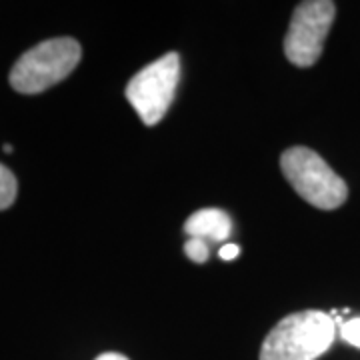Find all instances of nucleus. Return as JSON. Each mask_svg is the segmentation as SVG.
I'll list each match as a JSON object with an SVG mask.
<instances>
[{"instance_id": "f8f14e48", "label": "nucleus", "mask_w": 360, "mask_h": 360, "mask_svg": "<svg viewBox=\"0 0 360 360\" xmlns=\"http://www.w3.org/2000/svg\"><path fill=\"white\" fill-rule=\"evenodd\" d=\"M4 153H8V155H11V153H13V146H11V144H4Z\"/></svg>"}, {"instance_id": "1a4fd4ad", "label": "nucleus", "mask_w": 360, "mask_h": 360, "mask_svg": "<svg viewBox=\"0 0 360 360\" xmlns=\"http://www.w3.org/2000/svg\"><path fill=\"white\" fill-rule=\"evenodd\" d=\"M340 338L352 345V347L360 348V316L359 319H350L347 322H340Z\"/></svg>"}, {"instance_id": "f03ea898", "label": "nucleus", "mask_w": 360, "mask_h": 360, "mask_svg": "<svg viewBox=\"0 0 360 360\" xmlns=\"http://www.w3.org/2000/svg\"><path fill=\"white\" fill-rule=\"evenodd\" d=\"M82 49L70 37L51 39L26 51L11 70V86L20 94H39L63 82L80 63Z\"/></svg>"}, {"instance_id": "6e6552de", "label": "nucleus", "mask_w": 360, "mask_h": 360, "mask_svg": "<svg viewBox=\"0 0 360 360\" xmlns=\"http://www.w3.org/2000/svg\"><path fill=\"white\" fill-rule=\"evenodd\" d=\"M184 252H186V257L191 258V260L202 264L210 257V245L205 243V240H200V238H188V243L184 245Z\"/></svg>"}, {"instance_id": "39448f33", "label": "nucleus", "mask_w": 360, "mask_h": 360, "mask_svg": "<svg viewBox=\"0 0 360 360\" xmlns=\"http://www.w3.org/2000/svg\"><path fill=\"white\" fill-rule=\"evenodd\" d=\"M336 4L330 0H307L296 6L284 39V54L298 68H309L321 58L324 40L335 22Z\"/></svg>"}, {"instance_id": "9b49d317", "label": "nucleus", "mask_w": 360, "mask_h": 360, "mask_svg": "<svg viewBox=\"0 0 360 360\" xmlns=\"http://www.w3.org/2000/svg\"><path fill=\"white\" fill-rule=\"evenodd\" d=\"M96 360H129L127 356H122V354H118V352H104L101 354Z\"/></svg>"}, {"instance_id": "f257e3e1", "label": "nucleus", "mask_w": 360, "mask_h": 360, "mask_svg": "<svg viewBox=\"0 0 360 360\" xmlns=\"http://www.w3.org/2000/svg\"><path fill=\"white\" fill-rule=\"evenodd\" d=\"M336 338V321L322 310H302L284 316L260 348V360H316Z\"/></svg>"}, {"instance_id": "20e7f679", "label": "nucleus", "mask_w": 360, "mask_h": 360, "mask_svg": "<svg viewBox=\"0 0 360 360\" xmlns=\"http://www.w3.org/2000/svg\"><path fill=\"white\" fill-rule=\"evenodd\" d=\"M180 82V56L168 52L144 66L127 84V98L146 127L158 124L168 112Z\"/></svg>"}, {"instance_id": "7ed1b4c3", "label": "nucleus", "mask_w": 360, "mask_h": 360, "mask_svg": "<svg viewBox=\"0 0 360 360\" xmlns=\"http://www.w3.org/2000/svg\"><path fill=\"white\" fill-rule=\"evenodd\" d=\"M284 179L300 198L321 210H335L348 198V186L319 153L307 146H292L281 156Z\"/></svg>"}, {"instance_id": "0eeeda50", "label": "nucleus", "mask_w": 360, "mask_h": 360, "mask_svg": "<svg viewBox=\"0 0 360 360\" xmlns=\"http://www.w3.org/2000/svg\"><path fill=\"white\" fill-rule=\"evenodd\" d=\"M16 193H18L16 176L11 172V168L0 165V210L13 205L16 200Z\"/></svg>"}, {"instance_id": "423d86ee", "label": "nucleus", "mask_w": 360, "mask_h": 360, "mask_svg": "<svg viewBox=\"0 0 360 360\" xmlns=\"http://www.w3.org/2000/svg\"><path fill=\"white\" fill-rule=\"evenodd\" d=\"M231 217L220 208H202L196 210L184 222V232L188 238H200L205 243H224L231 236Z\"/></svg>"}, {"instance_id": "9d476101", "label": "nucleus", "mask_w": 360, "mask_h": 360, "mask_svg": "<svg viewBox=\"0 0 360 360\" xmlns=\"http://www.w3.org/2000/svg\"><path fill=\"white\" fill-rule=\"evenodd\" d=\"M219 255L222 260H234V258L240 255V248H238L236 245H231V243H229V245L220 246Z\"/></svg>"}]
</instances>
